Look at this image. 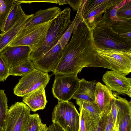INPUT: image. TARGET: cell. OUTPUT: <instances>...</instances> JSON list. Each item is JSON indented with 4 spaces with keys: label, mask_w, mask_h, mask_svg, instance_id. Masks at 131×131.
Masks as SVG:
<instances>
[{
    "label": "cell",
    "mask_w": 131,
    "mask_h": 131,
    "mask_svg": "<svg viewBox=\"0 0 131 131\" xmlns=\"http://www.w3.org/2000/svg\"><path fill=\"white\" fill-rule=\"evenodd\" d=\"M94 102L101 112V116H107L110 113L113 96L112 91L100 82L96 84Z\"/></svg>",
    "instance_id": "4fadbf2b"
},
{
    "label": "cell",
    "mask_w": 131,
    "mask_h": 131,
    "mask_svg": "<svg viewBox=\"0 0 131 131\" xmlns=\"http://www.w3.org/2000/svg\"><path fill=\"white\" fill-rule=\"evenodd\" d=\"M77 104L79 106V109L82 108L88 111L100 115L101 112L96 103L82 100H76Z\"/></svg>",
    "instance_id": "f1b7e54d"
},
{
    "label": "cell",
    "mask_w": 131,
    "mask_h": 131,
    "mask_svg": "<svg viewBox=\"0 0 131 131\" xmlns=\"http://www.w3.org/2000/svg\"><path fill=\"white\" fill-rule=\"evenodd\" d=\"M7 101L4 90L0 89V126L2 128L5 116L8 110Z\"/></svg>",
    "instance_id": "83f0119b"
},
{
    "label": "cell",
    "mask_w": 131,
    "mask_h": 131,
    "mask_svg": "<svg viewBox=\"0 0 131 131\" xmlns=\"http://www.w3.org/2000/svg\"><path fill=\"white\" fill-rule=\"evenodd\" d=\"M50 77L48 73L36 69L19 80L13 89L14 93L23 97L42 85L46 87Z\"/></svg>",
    "instance_id": "ba28073f"
},
{
    "label": "cell",
    "mask_w": 131,
    "mask_h": 131,
    "mask_svg": "<svg viewBox=\"0 0 131 131\" xmlns=\"http://www.w3.org/2000/svg\"><path fill=\"white\" fill-rule=\"evenodd\" d=\"M92 34L95 45L98 48L131 52V43L121 38L108 26L98 25L92 30Z\"/></svg>",
    "instance_id": "5b68a950"
},
{
    "label": "cell",
    "mask_w": 131,
    "mask_h": 131,
    "mask_svg": "<svg viewBox=\"0 0 131 131\" xmlns=\"http://www.w3.org/2000/svg\"><path fill=\"white\" fill-rule=\"evenodd\" d=\"M42 124L41 120L38 114H30L24 131H39Z\"/></svg>",
    "instance_id": "484cf974"
},
{
    "label": "cell",
    "mask_w": 131,
    "mask_h": 131,
    "mask_svg": "<svg viewBox=\"0 0 131 131\" xmlns=\"http://www.w3.org/2000/svg\"><path fill=\"white\" fill-rule=\"evenodd\" d=\"M114 123L110 113L108 115L107 122L104 131H113L114 128Z\"/></svg>",
    "instance_id": "836d02e7"
},
{
    "label": "cell",
    "mask_w": 131,
    "mask_h": 131,
    "mask_svg": "<svg viewBox=\"0 0 131 131\" xmlns=\"http://www.w3.org/2000/svg\"><path fill=\"white\" fill-rule=\"evenodd\" d=\"M71 12L70 8H66L53 20L42 45L31 52L29 58L31 61L41 58L57 44L72 23L70 20Z\"/></svg>",
    "instance_id": "7a4b0ae2"
},
{
    "label": "cell",
    "mask_w": 131,
    "mask_h": 131,
    "mask_svg": "<svg viewBox=\"0 0 131 131\" xmlns=\"http://www.w3.org/2000/svg\"><path fill=\"white\" fill-rule=\"evenodd\" d=\"M36 69L32 61L29 59L10 67L9 74L14 76L22 77Z\"/></svg>",
    "instance_id": "cb8c5ba5"
},
{
    "label": "cell",
    "mask_w": 131,
    "mask_h": 131,
    "mask_svg": "<svg viewBox=\"0 0 131 131\" xmlns=\"http://www.w3.org/2000/svg\"><path fill=\"white\" fill-rule=\"evenodd\" d=\"M31 48L27 46H7L0 52V56L9 67H13L29 59Z\"/></svg>",
    "instance_id": "7c38bea8"
},
{
    "label": "cell",
    "mask_w": 131,
    "mask_h": 131,
    "mask_svg": "<svg viewBox=\"0 0 131 131\" xmlns=\"http://www.w3.org/2000/svg\"><path fill=\"white\" fill-rule=\"evenodd\" d=\"M53 19L46 23L23 28L7 46H28L31 49V52L35 51L43 43Z\"/></svg>",
    "instance_id": "277c9868"
},
{
    "label": "cell",
    "mask_w": 131,
    "mask_h": 131,
    "mask_svg": "<svg viewBox=\"0 0 131 131\" xmlns=\"http://www.w3.org/2000/svg\"><path fill=\"white\" fill-rule=\"evenodd\" d=\"M30 110L25 103L17 102L8 109L3 126V131H24Z\"/></svg>",
    "instance_id": "52a82bcc"
},
{
    "label": "cell",
    "mask_w": 131,
    "mask_h": 131,
    "mask_svg": "<svg viewBox=\"0 0 131 131\" xmlns=\"http://www.w3.org/2000/svg\"><path fill=\"white\" fill-rule=\"evenodd\" d=\"M79 131H94L98 127L102 116L82 108L79 109Z\"/></svg>",
    "instance_id": "ac0fdd59"
},
{
    "label": "cell",
    "mask_w": 131,
    "mask_h": 131,
    "mask_svg": "<svg viewBox=\"0 0 131 131\" xmlns=\"http://www.w3.org/2000/svg\"><path fill=\"white\" fill-rule=\"evenodd\" d=\"M58 4L59 5H63L67 4V0H57Z\"/></svg>",
    "instance_id": "ab89813d"
},
{
    "label": "cell",
    "mask_w": 131,
    "mask_h": 131,
    "mask_svg": "<svg viewBox=\"0 0 131 131\" xmlns=\"http://www.w3.org/2000/svg\"><path fill=\"white\" fill-rule=\"evenodd\" d=\"M14 0H0V29H3Z\"/></svg>",
    "instance_id": "d4e9b609"
},
{
    "label": "cell",
    "mask_w": 131,
    "mask_h": 131,
    "mask_svg": "<svg viewBox=\"0 0 131 131\" xmlns=\"http://www.w3.org/2000/svg\"><path fill=\"white\" fill-rule=\"evenodd\" d=\"M81 0H67V4L72 7L73 10H78L80 5Z\"/></svg>",
    "instance_id": "d590c367"
},
{
    "label": "cell",
    "mask_w": 131,
    "mask_h": 131,
    "mask_svg": "<svg viewBox=\"0 0 131 131\" xmlns=\"http://www.w3.org/2000/svg\"><path fill=\"white\" fill-rule=\"evenodd\" d=\"M97 67L105 68L124 75L131 72V52L102 49L96 47Z\"/></svg>",
    "instance_id": "3957f363"
},
{
    "label": "cell",
    "mask_w": 131,
    "mask_h": 131,
    "mask_svg": "<svg viewBox=\"0 0 131 131\" xmlns=\"http://www.w3.org/2000/svg\"><path fill=\"white\" fill-rule=\"evenodd\" d=\"M107 116H103L98 127L94 131H104L107 122Z\"/></svg>",
    "instance_id": "e575fe53"
},
{
    "label": "cell",
    "mask_w": 131,
    "mask_h": 131,
    "mask_svg": "<svg viewBox=\"0 0 131 131\" xmlns=\"http://www.w3.org/2000/svg\"><path fill=\"white\" fill-rule=\"evenodd\" d=\"M1 33H0V38L1 37Z\"/></svg>",
    "instance_id": "7bdbcfd3"
},
{
    "label": "cell",
    "mask_w": 131,
    "mask_h": 131,
    "mask_svg": "<svg viewBox=\"0 0 131 131\" xmlns=\"http://www.w3.org/2000/svg\"><path fill=\"white\" fill-rule=\"evenodd\" d=\"M64 49L58 41L53 48L43 56L32 61L34 67L45 72H53L62 57Z\"/></svg>",
    "instance_id": "8fae6325"
},
{
    "label": "cell",
    "mask_w": 131,
    "mask_h": 131,
    "mask_svg": "<svg viewBox=\"0 0 131 131\" xmlns=\"http://www.w3.org/2000/svg\"><path fill=\"white\" fill-rule=\"evenodd\" d=\"M117 15L120 20L131 19V0H126L117 10Z\"/></svg>",
    "instance_id": "4316f807"
},
{
    "label": "cell",
    "mask_w": 131,
    "mask_h": 131,
    "mask_svg": "<svg viewBox=\"0 0 131 131\" xmlns=\"http://www.w3.org/2000/svg\"><path fill=\"white\" fill-rule=\"evenodd\" d=\"M118 126L119 131H131V114L123 117Z\"/></svg>",
    "instance_id": "1f68e13d"
},
{
    "label": "cell",
    "mask_w": 131,
    "mask_h": 131,
    "mask_svg": "<svg viewBox=\"0 0 131 131\" xmlns=\"http://www.w3.org/2000/svg\"><path fill=\"white\" fill-rule=\"evenodd\" d=\"M34 14H26L21 17L11 28L4 34L0 39V52L6 47L18 34Z\"/></svg>",
    "instance_id": "2e32d148"
},
{
    "label": "cell",
    "mask_w": 131,
    "mask_h": 131,
    "mask_svg": "<svg viewBox=\"0 0 131 131\" xmlns=\"http://www.w3.org/2000/svg\"><path fill=\"white\" fill-rule=\"evenodd\" d=\"M110 27L121 38L131 43V19L119 20Z\"/></svg>",
    "instance_id": "44dd1931"
},
{
    "label": "cell",
    "mask_w": 131,
    "mask_h": 131,
    "mask_svg": "<svg viewBox=\"0 0 131 131\" xmlns=\"http://www.w3.org/2000/svg\"><path fill=\"white\" fill-rule=\"evenodd\" d=\"M17 2L20 4L22 3H28L30 4L33 2H44L58 4L57 0H46V1H24L17 0Z\"/></svg>",
    "instance_id": "8d00e7d4"
},
{
    "label": "cell",
    "mask_w": 131,
    "mask_h": 131,
    "mask_svg": "<svg viewBox=\"0 0 131 131\" xmlns=\"http://www.w3.org/2000/svg\"><path fill=\"white\" fill-rule=\"evenodd\" d=\"M47 128L46 125L42 123L39 131H46Z\"/></svg>",
    "instance_id": "f35d334b"
},
{
    "label": "cell",
    "mask_w": 131,
    "mask_h": 131,
    "mask_svg": "<svg viewBox=\"0 0 131 131\" xmlns=\"http://www.w3.org/2000/svg\"><path fill=\"white\" fill-rule=\"evenodd\" d=\"M126 0H122L119 3L111 7L106 10L104 13L100 23L99 25L102 24L111 27L113 24L120 20L117 16V11L124 3Z\"/></svg>",
    "instance_id": "603a6c76"
},
{
    "label": "cell",
    "mask_w": 131,
    "mask_h": 131,
    "mask_svg": "<svg viewBox=\"0 0 131 131\" xmlns=\"http://www.w3.org/2000/svg\"><path fill=\"white\" fill-rule=\"evenodd\" d=\"M118 111V108L117 106L113 96L112 101L111 113L114 125L115 124L116 122Z\"/></svg>",
    "instance_id": "d6a6232c"
},
{
    "label": "cell",
    "mask_w": 131,
    "mask_h": 131,
    "mask_svg": "<svg viewBox=\"0 0 131 131\" xmlns=\"http://www.w3.org/2000/svg\"><path fill=\"white\" fill-rule=\"evenodd\" d=\"M46 131H64L58 124L52 123L50 124L47 128Z\"/></svg>",
    "instance_id": "74e56055"
},
{
    "label": "cell",
    "mask_w": 131,
    "mask_h": 131,
    "mask_svg": "<svg viewBox=\"0 0 131 131\" xmlns=\"http://www.w3.org/2000/svg\"><path fill=\"white\" fill-rule=\"evenodd\" d=\"M10 68L5 60L0 56V82H4L10 75Z\"/></svg>",
    "instance_id": "4dcf8cb0"
},
{
    "label": "cell",
    "mask_w": 131,
    "mask_h": 131,
    "mask_svg": "<svg viewBox=\"0 0 131 131\" xmlns=\"http://www.w3.org/2000/svg\"><path fill=\"white\" fill-rule=\"evenodd\" d=\"M116 101L118 111L116 122L114 125L118 126L121 119L124 116L131 114V103L126 99L122 98L118 95L113 93Z\"/></svg>",
    "instance_id": "7402d4cb"
},
{
    "label": "cell",
    "mask_w": 131,
    "mask_h": 131,
    "mask_svg": "<svg viewBox=\"0 0 131 131\" xmlns=\"http://www.w3.org/2000/svg\"><path fill=\"white\" fill-rule=\"evenodd\" d=\"M114 127L113 131H119L118 126H116L115 127Z\"/></svg>",
    "instance_id": "60d3db41"
},
{
    "label": "cell",
    "mask_w": 131,
    "mask_h": 131,
    "mask_svg": "<svg viewBox=\"0 0 131 131\" xmlns=\"http://www.w3.org/2000/svg\"><path fill=\"white\" fill-rule=\"evenodd\" d=\"M45 87L42 85L23 97V102L28 105L31 111L35 112L45 108L48 102L45 94Z\"/></svg>",
    "instance_id": "5bb4252c"
},
{
    "label": "cell",
    "mask_w": 131,
    "mask_h": 131,
    "mask_svg": "<svg viewBox=\"0 0 131 131\" xmlns=\"http://www.w3.org/2000/svg\"><path fill=\"white\" fill-rule=\"evenodd\" d=\"M95 82V80L89 81L83 78L80 80L79 87L72 98L76 100L94 102Z\"/></svg>",
    "instance_id": "d6986e66"
},
{
    "label": "cell",
    "mask_w": 131,
    "mask_h": 131,
    "mask_svg": "<svg viewBox=\"0 0 131 131\" xmlns=\"http://www.w3.org/2000/svg\"><path fill=\"white\" fill-rule=\"evenodd\" d=\"M61 9L54 7L45 9H40L30 17L23 28L48 22L57 17L60 13Z\"/></svg>",
    "instance_id": "e0dca14e"
},
{
    "label": "cell",
    "mask_w": 131,
    "mask_h": 131,
    "mask_svg": "<svg viewBox=\"0 0 131 131\" xmlns=\"http://www.w3.org/2000/svg\"><path fill=\"white\" fill-rule=\"evenodd\" d=\"M0 131H3V128L0 126Z\"/></svg>",
    "instance_id": "b9f144b4"
},
{
    "label": "cell",
    "mask_w": 131,
    "mask_h": 131,
    "mask_svg": "<svg viewBox=\"0 0 131 131\" xmlns=\"http://www.w3.org/2000/svg\"><path fill=\"white\" fill-rule=\"evenodd\" d=\"M122 0H107L104 3L91 10L86 15L83 16V20L88 26L93 30L101 22L102 15L111 7L116 5Z\"/></svg>",
    "instance_id": "9a60e30c"
},
{
    "label": "cell",
    "mask_w": 131,
    "mask_h": 131,
    "mask_svg": "<svg viewBox=\"0 0 131 131\" xmlns=\"http://www.w3.org/2000/svg\"><path fill=\"white\" fill-rule=\"evenodd\" d=\"M75 25V23L73 21L70 25L59 41L62 48L63 49H64L65 47L68 43L71 35L73 32Z\"/></svg>",
    "instance_id": "f546056e"
},
{
    "label": "cell",
    "mask_w": 131,
    "mask_h": 131,
    "mask_svg": "<svg viewBox=\"0 0 131 131\" xmlns=\"http://www.w3.org/2000/svg\"><path fill=\"white\" fill-rule=\"evenodd\" d=\"M20 4L17 2V0H14L1 31V35L5 33L13 26L21 17L25 14Z\"/></svg>",
    "instance_id": "ffe728a7"
},
{
    "label": "cell",
    "mask_w": 131,
    "mask_h": 131,
    "mask_svg": "<svg viewBox=\"0 0 131 131\" xmlns=\"http://www.w3.org/2000/svg\"><path fill=\"white\" fill-rule=\"evenodd\" d=\"M102 80L113 93L127 95L131 97V78L113 71H107L103 75Z\"/></svg>",
    "instance_id": "30bf717a"
},
{
    "label": "cell",
    "mask_w": 131,
    "mask_h": 131,
    "mask_svg": "<svg viewBox=\"0 0 131 131\" xmlns=\"http://www.w3.org/2000/svg\"><path fill=\"white\" fill-rule=\"evenodd\" d=\"M52 88L54 97L59 101H69L79 88L80 80L77 76L55 74Z\"/></svg>",
    "instance_id": "9c48e42d"
},
{
    "label": "cell",
    "mask_w": 131,
    "mask_h": 131,
    "mask_svg": "<svg viewBox=\"0 0 131 131\" xmlns=\"http://www.w3.org/2000/svg\"><path fill=\"white\" fill-rule=\"evenodd\" d=\"M96 47L92 30L85 22L81 21L74 26L71 40L53 74L77 76L84 67H97Z\"/></svg>",
    "instance_id": "6da1fadb"
},
{
    "label": "cell",
    "mask_w": 131,
    "mask_h": 131,
    "mask_svg": "<svg viewBox=\"0 0 131 131\" xmlns=\"http://www.w3.org/2000/svg\"><path fill=\"white\" fill-rule=\"evenodd\" d=\"M80 119V113L72 102L59 101L53 110V123L58 124L64 131H79Z\"/></svg>",
    "instance_id": "8992f818"
}]
</instances>
